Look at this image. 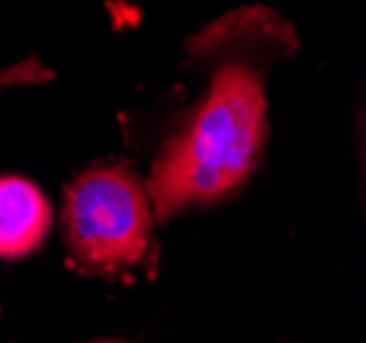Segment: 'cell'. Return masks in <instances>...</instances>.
<instances>
[{
	"label": "cell",
	"instance_id": "2",
	"mask_svg": "<svg viewBox=\"0 0 366 343\" xmlns=\"http://www.w3.org/2000/svg\"><path fill=\"white\" fill-rule=\"evenodd\" d=\"M66 245L88 272H121L151 251L153 210L145 185L126 166H99L69 185Z\"/></svg>",
	"mask_w": 366,
	"mask_h": 343
},
{
	"label": "cell",
	"instance_id": "3",
	"mask_svg": "<svg viewBox=\"0 0 366 343\" xmlns=\"http://www.w3.org/2000/svg\"><path fill=\"white\" fill-rule=\"evenodd\" d=\"M52 226L46 196L25 178H0V256L19 259L41 248Z\"/></svg>",
	"mask_w": 366,
	"mask_h": 343
},
{
	"label": "cell",
	"instance_id": "4",
	"mask_svg": "<svg viewBox=\"0 0 366 343\" xmlns=\"http://www.w3.org/2000/svg\"><path fill=\"white\" fill-rule=\"evenodd\" d=\"M46 79H52V71L46 68L41 60L28 58L0 71V93L9 88H16V85H41Z\"/></svg>",
	"mask_w": 366,
	"mask_h": 343
},
{
	"label": "cell",
	"instance_id": "1",
	"mask_svg": "<svg viewBox=\"0 0 366 343\" xmlns=\"http://www.w3.org/2000/svg\"><path fill=\"white\" fill-rule=\"evenodd\" d=\"M295 46L290 25L259 6L229 11L189 41V52L216 63L202 98L151 169L145 191L159 221L224 202L254 175L268 136L265 68Z\"/></svg>",
	"mask_w": 366,
	"mask_h": 343
},
{
	"label": "cell",
	"instance_id": "5",
	"mask_svg": "<svg viewBox=\"0 0 366 343\" xmlns=\"http://www.w3.org/2000/svg\"><path fill=\"white\" fill-rule=\"evenodd\" d=\"M104 343H109V341H104Z\"/></svg>",
	"mask_w": 366,
	"mask_h": 343
}]
</instances>
